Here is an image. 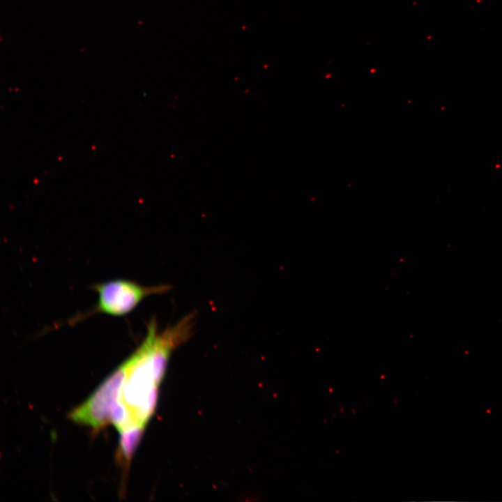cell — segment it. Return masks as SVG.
<instances>
[{"label":"cell","mask_w":502,"mask_h":502,"mask_svg":"<svg viewBox=\"0 0 502 502\" xmlns=\"http://www.w3.org/2000/svg\"><path fill=\"white\" fill-rule=\"evenodd\" d=\"M144 427H135L120 432L119 452L123 461L128 462L131 459Z\"/></svg>","instance_id":"4"},{"label":"cell","mask_w":502,"mask_h":502,"mask_svg":"<svg viewBox=\"0 0 502 502\" xmlns=\"http://www.w3.org/2000/svg\"><path fill=\"white\" fill-rule=\"evenodd\" d=\"M126 374V365L122 363L85 402L70 413V418L95 429L105 426L110 422L112 409Z\"/></svg>","instance_id":"3"},{"label":"cell","mask_w":502,"mask_h":502,"mask_svg":"<svg viewBox=\"0 0 502 502\" xmlns=\"http://www.w3.org/2000/svg\"><path fill=\"white\" fill-rule=\"evenodd\" d=\"M91 289L98 294V302L89 312L75 317L72 322L97 313L123 316L132 312L144 298L162 294L171 287L167 284L144 286L134 281L117 279L93 284Z\"/></svg>","instance_id":"2"},{"label":"cell","mask_w":502,"mask_h":502,"mask_svg":"<svg viewBox=\"0 0 502 502\" xmlns=\"http://www.w3.org/2000/svg\"><path fill=\"white\" fill-rule=\"evenodd\" d=\"M195 326L190 314L164 329L155 319H151L143 342L123 362L126 374L116 402L124 407L135 426L144 427L153 413L169 357L192 336Z\"/></svg>","instance_id":"1"}]
</instances>
